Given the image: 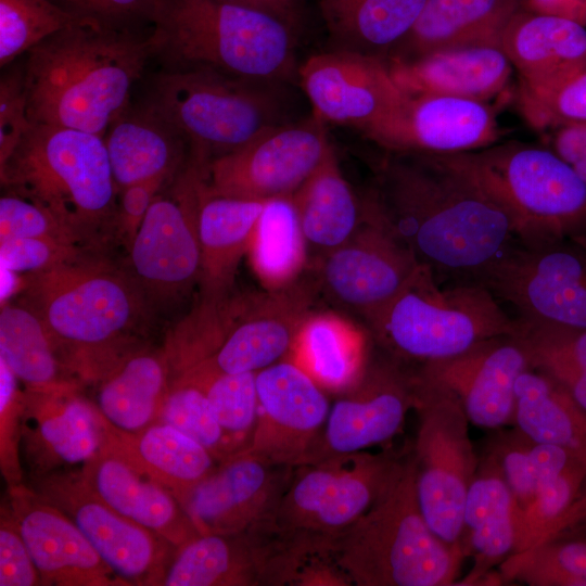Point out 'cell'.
<instances>
[{
  "instance_id": "1",
  "label": "cell",
  "mask_w": 586,
  "mask_h": 586,
  "mask_svg": "<svg viewBox=\"0 0 586 586\" xmlns=\"http://www.w3.org/2000/svg\"><path fill=\"white\" fill-rule=\"evenodd\" d=\"M388 153L361 195L366 217L440 282L483 285L520 241L508 211L450 154Z\"/></svg>"
},
{
  "instance_id": "2",
  "label": "cell",
  "mask_w": 586,
  "mask_h": 586,
  "mask_svg": "<svg viewBox=\"0 0 586 586\" xmlns=\"http://www.w3.org/2000/svg\"><path fill=\"white\" fill-rule=\"evenodd\" d=\"M18 301L42 321L64 369L78 383H97L145 347L153 309L127 270L86 252L25 273Z\"/></svg>"
},
{
  "instance_id": "3",
  "label": "cell",
  "mask_w": 586,
  "mask_h": 586,
  "mask_svg": "<svg viewBox=\"0 0 586 586\" xmlns=\"http://www.w3.org/2000/svg\"><path fill=\"white\" fill-rule=\"evenodd\" d=\"M155 55L151 36L81 21L27 52L23 71L31 124L104 138L128 109L130 93Z\"/></svg>"
},
{
  "instance_id": "4",
  "label": "cell",
  "mask_w": 586,
  "mask_h": 586,
  "mask_svg": "<svg viewBox=\"0 0 586 586\" xmlns=\"http://www.w3.org/2000/svg\"><path fill=\"white\" fill-rule=\"evenodd\" d=\"M155 55L257 81L297 77L293 26L266 11L220 0H154Z\"/></svg>"
},
{
  "instance_id": "5",
  "label": "cell",
  "mask_w": 586,
  "mask_h": 586,
  "mask_svg": "<svg viewBox=\"0 0 586 586\" xmlns=\"http://www.w3.org/2000/svg\"><path fill=\"white\" fill-rule=\"evenodd\" d=\"M2 184L49 211L88 249L115 234L118 188L104 138L31 124L0 165Z\"/></svg>"
},
{
  "instance_id": "6",
  "label": "cell",
  "mask_w": 586,
  "mask_h": 586,
  "mask_svg": "<svg viewBox=\"0 0 586 586\" xmlns=\"http://www.w3.org/2000/svg\"><path fill=\"white\" fill-rule=\"evenodd\" d=\"M330 553L356 586L454 585L467 556L425 521L412 454L373 506L333 542Z\"/></svg>"
},
{
  "instance_id": "7",
  "label": "cell",
  "mask_w": 586,
  "mask_h": 586,
  "mask_svg": "<svg viewBox=\"0 0 586 586\" xmlns=\"http://www.w3.org/2000/svg\"><path fill=\"white\" fill-rule=\"evenodd\" d=\"M403 460L386 449L298 464L264 530L298 571L310 557L330 553L333 542L388 487Z\"/></svg>"
},
{
  "instance_id": "8",
  "label": "cell",
  "mask_w": 586,
  "mask_h": 586,
  "mask_svg": "<svg viewBox=\"0 0 586 586\" xmlns=\"http://www.w3.org/2000/svg\"><path fill=\"white\" fill-rule=\"evenodd\" d=\"M367 324L387 355L418 366L460 355L517 328L487 288L442 284L424 266Z\"/></svg>"
},
{
  "instance_id": "9",
  "label": "cell",
  "mask_w": 586,
  "mask_h": 586,
  "mask_svg": "<svg viewBox=\"0 0 586 586\" xmlns=\"http://www.w3.org/2000/svg\"><path fill=\"white\" fill-rule=\"evenodd\" d=\"M278 84L206 67H173L153 80L145 105L205 161L230 153L282 118Z\"/></svg>"
},
{
  "instance_id": "10",
  "label": "cell",
  "mask_w": 586,
  "mask_h": 586,
  "mask_svg": "<svg viewBox=\"0 0 586 586\" xmlns=\"http://www.w3.org/2000/svg\"><path fill=\"white\" fill-rule=\"evenodd\" d=\"M450 155L504 205L520 242L586 237V182L551 149L507 142Z\"/></svg>"
},
{
  "instance_id": "11",
  "label": "cell",
  "mask_w": 586,
  "mask_h": 586,
  "mask_svg": "<svg viewBox=\"0 0 586 586\" xmlns=\"http://www.w3.org/2000/svg\"><path fill=\"white\" fill-rule=\"evenodd\" d=\"M415 372L419 423L412 455L419 506L442 540L463 547L464 502L480 462L470 422L451 391Z\"/></svg>"
},
{
  "instance_id": "12",
  "label": "cell",
  "mask_w": 586,
  "mask_h": 586,
  "mask_svg": "<svg viewBox=\"0 0 586 586\" xmlns=\"http://www.w3.org/2000/svg\"><path fill=\"white\" fill-rule=\"evenodd\" d=\"M204 161L189 153L156 195L128 251L127 270L154 310L186 297L199 284V208Z\"/></svg>"
},
{
  "instance_id": "13",
  "label": "cell",
  "mask_w": 586,
  "mask_h": 586,
  "mask_svg": "<svg viewBox=\"0 0 586 586\" xmlns=\"http://www.w3.org/2000/svg\"><path fill=\"white\" fill-rule=\"evenodd\" d=\"M483 285L517 318L586 330V237L538 244L517 242Z\"/></svg>"
},
{
  "instance_id": "14",
  "label": "cell",
  "mask_w": 586,
  "mask_h": 586,
  "mask_svg": "<svg viewBox=\"0 0 586 586\" xmlns=\"http://www.w3.org/2000/svg\"><path fill=\"white\" fill-rule=\"evenodd\" d=\"M332 144L314 114L262 131L245 145L204 164L208 192L269 201L293 195L321 164Z\"/></svg>"
},
{
  "instance_id": "15",
  "label": "cell",
  "mask_w": 586,
  "mask_h": 586,
  "mask_svg": "<svg viewBox=\"0 0 586 586\" xmlns=\"http://www.w3.org/2000/svg\"><path fill=\"white\" fill-rule=\"evenodd\" d=\"M415 403V369L386 353L383 358L369 361L360 379L330 406L303 463L388 443L400 432Z\"/></svg>"
},
{
  "instance_id": "16",
  "label": "cell",
  "mask_w": 586,
  "mask_h": 586,
  "mask_svg": "<svg viewBox=\"0 0 586 586\" xmlns=\"http://www.w3.org/2000/svg\"><path fill=\"white\" fill-rule=\"evenodd\" d=\"M35 492L67 514L126 586L162 585L177 547L100 500L79 472L36 480Z\"/></svg>"
},
{
  "instance_id": "17",
  "label": "cell",
  "mask_w": 586,
  "mask_h": 586,
  "mask_svg": "<svg viewBox=\"0 0 586 586\" xmlns=\"http://www.w3.org/2000/svg\"><path fill=\"white\" fill-rule=\"evenodd\" d=\"M420 264L385 227L366 217L344 244L316 257L318 292L368 322L412 279Z\"/></svg>"
},
{
  "instance_id": "18",
  "label": "cell",
  "mask_w": 586,
  "mask_h": 586,
  "mask_svg": "<svg viewBox=\"0 0 586 586\" xmlns=\"http://www.w3.org/2000/svg\"><path fill=\"white\" fill-rule=\"evenodd\" d=\"M300 86L322 122L356 128L367 137L400 106L406 93L383 59L330 49L297 68Z\"/></svg>"
},
{
  "instance_id": "19",
  "label": "cell",
  "mask_w": 586,
  "mask_h": 586,
  "mask_svg": "<svg viewBox=\"0 0 586 586\" xmlns=\"http://www.w3.org/2000/svg\"><path fill=\"white\" fill-rule=\"evenodd\" d=\"M317 293L315 279L300 278L281 289L235 296L224 341L198 366L219 373H256L286 358Z\"/></svg>"
},
{
  "instance_id": "20",
  "label": "cell",
  "mask_w": 586,
  "mask_h": 586,
  "mask_svg": "<svg viewBox=\"0 0 586 586\" xmlns=\"http://www.w3.org/2000/svg\"><path fill=\"white\" fill-rule=\"evenodd\" d=\"M294 467L245 451L218 466L180 499L200 534H233L269 523Z\"/></svg>"
},
{
  "instance_id": "21",
  "label": "cell",
  "mask_w": 586,
  "mask_h": 586,
  "mask_svg": "<svg viewBox=\"0 0 586 586\" xmlns=\"http://www.w3.org/2000/svg\"><path fill=\"white\" fill-rule=\"evenodd\" d=\"M258 416L247 453L277 466L302 464L330 410L326 391L284 358L256 372Z\"/></svg>"
},
{
  "instance_id": "22",
  "label": "cell",
  "mask_w": 586,
  "mask_h": 586,
  "mask_svg": "<svg viewBox=\"0 0 586 586\" xmlns=\"http://www.w3.org/2000/svg\"><path fill=\"white\" fill-rule=\"evenodd\" d=\"M21 441L35 481L77 473L102 449L105 426L79 384L25 391Z\"/></svg>"
},
{
  "instance_id": "23",
  "label": "cell",
  "mask_w": 586,
  "mask_h": 586,
  "mask_svg": "<svg viewBox=\"0 0 586 586\" xmlns=\"http://www.w3.org/2000/svg\"><path fill=\"white\" fill-rule=\"evenodd\" d=\"M530 368L525 347L514 332L486 340L460 355L418 366L417 371L451 391L470 423L495 430L514 423L515 383Z\"/></svg>"
},
{
  "instance_id": "24",
  "label": "cell",
  "mask_w": 586,
  "mask_h": 586,
  "mask_svg": "<svg viewBox=\"0 0 586 586\" xmlns=\"http://www.w3.org/2000/svg\"><path fill=\"white\" fill-rule=\"evenodd\" d=\"M500 136L486 102L406 94L400 106L368 138L387 152L455 154L493 145Z\"/></svg>"
},
{
  "instance_id": "25",
  "label": "cell",
  "mask_w": 586,
  "mask_h": 586,
  "mask_svg": "<svg viewBox=\"0 0 586 586\" xmlns=\"http://www.w3.org/2000/svg\"><path fill=\"white\" fill-rule=\"evenodd\" d=\"M10 504L42 585L126 586L74 521L24 485H12Z\"/></svg>"
},
{
  "instance_id": "26",
  "label": "cell",
  "mask_w": 586,
  "mask_h": 586,
  "mask_svg": "<svg viewBox=\"0 0 586 586\" xmlns=\"http://www.w3.org/2000/svg\"><path fill=\"white\" fill-rule=\"evenodd\" d=\"M79 475L105 505L179 547L200 533L177 497L164 485L104 445Z\"/></svg>"
},
{
  "instance_id": "27",
  "label": "cell",
  "mask_w": 586,
  "mask_h": 586,
  "mask_svg": "<svg viewBox=\"0 0 586 586\" xmlns=\"http://www.w3.org/2000/svg\"><path fill=\"white\" fill-rule=\"evenodd\" d=\"M384 61L406 94H437L482 102L501 93L513 71L499 46L455 48Z\"/></svg>"
},
{
  "instance_id": "28",
  "label": "cell",
  "mask_w": 586,
  "mask_h": 586,
  "mask_svg": "<svg viewBox=\"0 0 586 586\" xmlns=\"http://www.w3.org/2000/svg\"><path fill=\"white\" fill-rule=\"evenodd\" d=\"M500 47L518 72L520 86H546L586 65V25L519 10L506 26Z\"/></svg>"
},
{
  "instance_id": "29",
  "label": "cell",
  "mask_w": 586,
  "mask_h": 586,
  "mask_svg": "<svg viewBox=\"0 0 586 586\" xmlns=\"http://www.w3.org/2000/svg\"><path fill=\"white\" fill-rule=\"evenodd\" d=\"M265 203L211 193L203 177L199 208V297L225 300L232 295L238 266L247 254Z\"/></svg>"
},
{
  "instance_id": "30",
  "label": "cell",
  "mask_w": 586,
  "mask_h": 586,
  "mask_svg": "<svg viewBox=\"0 0 586 586\" xmlns=\"http://www.w3.org/2000/svg\"><path fill=\"white\" fill-rule=\"evenodd\" d=\"M519 10V0H426L390 58L412 59L472 46L500 47L502 33Z\"/></svg>"
},
{
  "instance_id": "31",
  "label": "cell",
  "mask_w": 586,
  "mask_h": 586,
  "mask_svg": "<svg viewBox=\"0 0 586 586\" xmlns=\"http://www.w3.org/2000/svg\"><path fill=\"white\" fill-rule=\"evenodd\" d=\"M104 141L118 191L178 173L189 155L186 139L145 104L128 107L111 125Z\"/></svg>"
},
{
  "instance_id": "32",
  "label": "cell",
  "mask_w": 586,
  "mask_h": 586,
  "mask_svg": "<svg viewBox=\"0 0 586 586\" xmlns=\"http://www.w3.org/2000/svg\"><path fill=\"white\" fill-rule=\"evenodd\" d=\"M97 385L93 400L104 425L135 434L156 423L170 375L163 348L148 346L130 354Z\"/></svg>"
},
{
  "instance_id": "33",
  "label": "cell",
  "mask_w": 586,
  "mask_h": 586,
  "mask_svg": "<svg viewBox=\"0 0 586 586\" xmlns=\"http://www.w3.org/2000/svg\"><path fill=\"white\" fill-rule=\"evenodd\" d=\"M162 586H266V555L253 531L199 534L179 546Z\"/></svg>"
},
{
  "instance_id": "34",
  "label": "cell",
  "mask_w": 586,
  "mask_h": 586,
  "mask_svg": "<svg viewBox=\"0 0 586 586\" xmlns=\"http://www.w3.org/2000/svg\"><path fill=\"white\" fill-rule=\"evenodd\" d=\"M517 507L497 463L487 455L468 489L463 509L462 545L474 557L469 582H475L515 550Z\"/></svg>"
},
{
  "instance_id": "35",
  "label": "cell",
  "mask_w": 586,
  "mask_h": 586,
  "mask_svg": "<svg viewBox=\"0 0 586 586\" xmlns=\"http://www.w3.org/2000/svg\"><path fill=\"white\" fill-rule=\"evenodd\" d=\"M291 199L307 246L317 257L344 244L366 221L362 196L344 177L333 145Z\"/></svg>"
},
{
  "instance_id": "36",
  "label": "cell",
  "mask_w": 586,
  "mask_h": 586,
  "mask_svg": "<svg viewBox=\"0 0 586 586\" xmlns=\"http://www.w3.org/2000/svg\"><path fill=\"white\" fill-rule=\"evenodd\" d=\"M426 0H318L332 49L387 59L409 34Z\"/></svg>"
},
{
  "instance_id": "37",
  "label": "cell",
  "mask_w": 586,
  "mask_h": 586,
  "mask_svg": "<svg viewBox=\"0 0 586 586\" xmlns=\"http://www.w3.org/2000/svg\"><path fill=\"white\" fill-rule=\"evenodd\" d=\"M286 358L303 368L326 392L352 387L368 366L365 332L333 313H310Z\"/></svg>"
},
{
  "instance_id": "38",
  "label": "cell",
  "mask_w": 586,
  "mask_h": 586,
  "mask_svg": "<svg viewBox=\"0 0 586 586\" xmlns=\"http://www.w3.org/2000/svg\"><path fill=\"white\" fill-rule=\"evenodd\" d=\"M105 443L167 487L178 500L219 463L201 444L160 422L135 434L105 426Z\"/></svg>"
},
{
  "instance_id": "39",
  "label": "cell",
  "mask_w": 586,
  "mask_h": 586,
  "mask_svg": "<svg viewBox=\"0 0 586 586\" xmlns=\"http://www.w3.org/2000/svg\"><path fill=\"white\" fill-rule=\"evenodd\" d=\"M513 424L586 463V409L549 375L530 368L518 378Z\"/></svg>"
},
{
  "instance_id": "40",
  "label": "cell",
  "mask_w": 586,
  "mask_h": 586,
  "mask_svg": "<svg viewBox=\"0 0 586 586\" xmlns=\"http://www.w3.org/2000/svg\"><path fill=\"white\" fill-rule=\"evenodd\" d=\"M0 359L28 391L79 384L59 360L42 321L20 302L1 307Z\"/></svg>"
},
{
  "instance_id": "41",
  "label": "cell",
  "mask_w": 586,
  "mask_h": 586,
  "mask_svg": "<svg viewBox=\"0 0 586 586\" xmlns=\"http://www.w3.org/2000/svg\"><path fill=\"white\" fill-rule=\"evenodd\" d=\"M308 246L291 196L266 201L255 225L247 255L265 290H277L301 278Z\"/></svg>"
},
{
  "instance_id": "42",
  "label": "cell",
  "mask_w": 586,
  "mask_h": 586,
  "mask_svg": "<svg viewBox=\"0 0 586 586\" xmlns=\"http://www.w3.org/2000/svg\"><path fill=\"white\" fill-rule=\"evenodd\" d=\"M484 454L497 463L511 489L517 507L515 519L532 502L543 484L577 459L560 447L531 440L518 428L498 433Z\"/></svg>"
},
{
  "instance_id": "43",
  "label": "cell",
  "mask_w": 586,
  "mask_h": 586,
  "mask_svg": "<svg viewBox=\"0 0 586 586\" xmlns=\"http://www.w3.org/2000/svg\"><path fill=\"white\" fill-rule=\"evenodd\" d=\"M532 369L557 381L586 409V330L515 318Z\"/></svg>"
},
{
  "instance_id": "44",
  "label": "cell",
  "mask_w": 586,
  "mask_h": 586,
  "mask_svg": "<svg viewBox=\"0 0 586 586\" xmlns=\"http://www.w3.org/2000/svg\"><path fill=\"white\" fill-rule=\"evenodd\" d=\"M182 374L201 384L218 423L239 454L245 453L257 424L256 373H219L195 366Z\"/></svg>"
},
{
  "instance_id": "45",
  "label": "cell",
  "mask_w": 586,
  "mask_h": 586,
  "mask_svg": "<svg viewBox=\"0 0 586 586\" xmlns=\"http://www.w3.org/2000/svg\"><path fill=\"white\" fill-rule=\"evenodd\" d=\"M502 582L531 586H586V538L550 540L508 557Z\"/></svg>"
},
{
  "instance_id": "46",
  "label": "cell",
  "mask_w": 586,
  "mask_h": 586,
  "mask_svg": "<svg viewBox=\"0 0 586 586\" xmlns=\"http://www.w3.org/2000/svg\"><path fill=\"white\" fill-rule=\"evenodd\" d=\"M156 422L171 425L188 435L218 462L239 454L215 418L203 387L187 374L170 382Z\"/></svg>"
},
{
  "instance_id": "47",
  "label": "cell",
  "mask_w": 586,
  "mask_h": 586,
  "mask_svg": "<svg viewBox=\"0 0 586 586\" xmlns=\"http://www.w3.org/2000/svg\"><path fill=\"white\" fill-rule=\"evenodd\" d=\"M80 20L51 0H0V64Z\"/></svg>"
},
{
  "instance_id": "48",
  "label": "cell",
  "mask_w": 586,
  "mask_h": 586,
  "mask_svg": "<svg viewBox=\"0 0 586 586\" xmlns=\"http://www.w3.org/2000/svg\"><path fill=\"white\" fill-rule=\"evenodd\" d=\"M518 106L538 130L586 122V65L546 86H519Z\"/></svg>"
},
{
  "instance_id": "49",
  "label": "cell",
  "mask_w": 586,
  "mask_h": 586,
  "mask_svg": "<svg viewBox=\"0 0 586 586\" xmlns=\"http://www.w3.org/2000/svg\"><path fill=\"white\" fill-rule=\"evenodd\" d=\"M20 238H51L88 249L49 211L7 190L0 198V242Z\"/></svg>"
},
{
  "instance_id": "50",
  "label": "cell",
  "mask_w": 586,
  "mask_h": 586,
  "mask_svg": "<svg viewBox=\"0 0 586 586\" xmlns=\"http://www.w3.org/2000/svg\"><path fill=\"white\" fill-rule=\"evenodd\" d=\"M90 251L93 250L51 238H20L0 242V262L1 268L15 273H29L51 268Z\"/></svg>"
},
{
  "instance_id": "51",
  "label": "cell",
  "mask_w": 586,
  "mask_h": 586,
  "mask_svg": "<svg viewBox=\"0 0 586 586\" xmlns=\"http://www.w3.org/2000/svg\"><path fill=\"white\" fill-rule=\"evenodd\" d=\"M0 586L42 585L11 509L1 507Z\"/></svg>"
},
{
  "instance_id": "52",
  "label": "cell",
  "mask_w": 586,
  "mask_h": 586,
  "mask_svg": "<svg viewBox=\"0 0 586 586\" xmlns=\"http://www.w3.org/2000/svg\"><path fill=\"white\" fill-rule=\"evenodd\" d=\"M31 123L22 72H12L0 81V165L14 151Z\"/></svg>"
},
{
  "instance_id": "53",
  "label": "cell",
  "mask_w": 586,
  "mask_h": 586,
  "mask_svg": "<svg viewBox=\"0 0 586 586\" xmlns=\"http://www.w3.org/2000/svg\"><path fill=\"white\" fill-rule=\"evenodd\" d=\"M178 173L162 175L119 190L115 230L116 237L126 243L127 249L156 195Z\"/></svg>"
},
{
  "instance_id": "54",
  "label": "cell",
  "mask_w": 586,
  "mask_h": 586,
  "mask_svg": "<svg viewBox=\"0 0 586 586\" xmlns=\"http://www.w3.org/2000/svg\"><path fill=\"white\" fill-rule=\"evenodd\" d=\"M80 21L127 27L130 21H148L154 0H51Z\"/></svg>"
},
{
  "instance_id": "55",
  "label": "cell",
  "mask_w": 586,
  "mask_h": 586,
  "mask_svg": "<svg viewBox=\"0 0 586 586\" xmlns=\"http://www.w3.org/2000/svg\"><path fill=\"white\" fill-rule=\"evenodd\" d=\"M550 131V149L586 182V122Z\"/></svg>"
},
{
  "instance_id": "56",
  "label": "cell",
  "mask_w": 586,
  "mask_h": 586,
  "mask_svg": "<svg viewBox=\"0 0 586 586\" xmlns=\"http://www.w3.org/2000/svg\"><path fill=\"white\" fill-rule=\"evenodd\" d=\"M292 585L349 586L353 583L331 553H328L310 557L297 571Z\"/></svg>"
},
{
  "instance_id": "57",
  "label": "cell",
  "mask_w": 586,
  "mask_h": 586,
  "mask_svg": "<svg viewBox=\"0 0 586 586\" xmlns=\"http://www.w3.org/2000/svg\"><path fill=\"white\" fill-rule=\"evenodd\" d=\"M530 11L562 16L586 25V0H526Z\"/></svg>"
},
{
  "instance_id": "58",
  "label": "cell",
  "mask_w": 586,
  "mask_h": 586,
  "mask_svg": "<svg viewBox=\"0 0 586 586\" xmlns=\"http://www.w3.org/2000/svg\"><path fill=\"white\" fill-rule=\"evenodd\" d=\"M252 7L271 13L293 27L297 23L298 13L294 0H220Z\"/></svg>"
},
{
  "instance_id": "59",
  "label": "cell",
  "mask_w": 586,
  "mask_h": 586,
  "mask_svg": "<svg viewBox=\"0 0 586 586\" xmlns=\"http://www.w3.org/2000/svg\"><path fill=\"white\" fill-rule=\"evenodd\" d=\"M295 1V0H294Z\"/></svg>"
}]
</instances>
